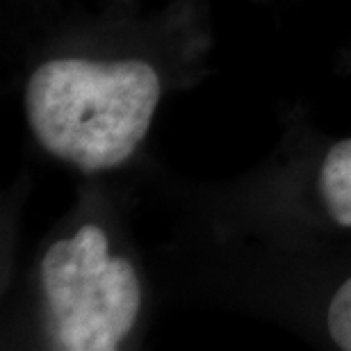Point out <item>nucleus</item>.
I'll use <instances>...</instances> for the list:
<instances>
[{
  "instance_id": "f257e3e1",
  "label": "nucleus",
  "mask_w": 351,
  "mask_h": 351,
  "mask_svg": "<svg viewBox=\"0 0 351 351\" xmlns=\"http://www.w3.org/2000/svg\"><path fill=\"white\" fill-rule=\"evenodd\" d=\"M160 75L142 60L44 62L25 87L32 135L62 162L94 173L119 167L144 142Z\"/></svg>"
},
{
  "instance_id": "f03ea898",
  "label": "nucleus",
  "mask_w": 351,
  "mask_h": 351,
  "mask_svg": "<svg viewBox=\"0 0 351 351\" xmlns=\"http://www.w3.org/2000/svg\"><path fill=\"white\" fill-rule=\"evenodd\" d=\"M41 292L48 345L60 351H114L142 306L135 267L110 256L103 228L91 223L46 251Z\"/></svg>"
},
{
  "instance_id": "7ed1b4c3",
  "label": "nucleus",
  "mask_w": 351,
  "mask_h": 351,
  "mask_svg": "<svg viewBox=\"0 0 351 351\" xmlns=\"http://www.w3.org/2000/svg\"><path fill=\"white\" fill-rule=\"evenodd\" d=\"M319 194L331 219L351 228V139H342L326 153L319 169Z\"/></svg>"
},
{
  "instance_id": "20e7f679",
  "label": "nucleus",
  "mask_w": 351,
  "mask_h": 351,
  "mask_svg": "<svg viewBox=\"0 0 351 351\" xmlns=\"http://www.w3.org/2000/svg\"><path fill=\"white\" fill-rule=\"evenodd\" d=\"M328 335L338 349L351 351V276L338 287L328 306Z\"/></svg>"
}]
</instances>
